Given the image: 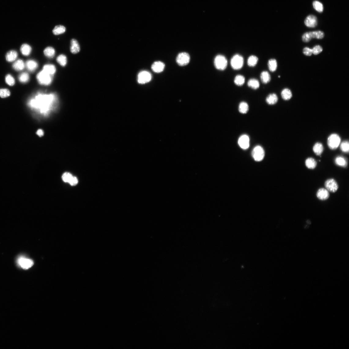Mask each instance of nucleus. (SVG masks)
Instances as JSON below:
<instances>
[{
	"instance_id": "nucleus-1",
	"label": "nucleus",
	"mask_w": 349,
	"mask_h": 349,
	"mask_svg": "<svg viewBox=\"0 0 349 349\" xmlns=\"http://www.w3.org/2000/svg\"><path fill=\"white\" fill-rule=\"evenodd\" d=\"M58 102V98L55 94L39 93L28 100V105L37 113L46 117L56 109Z\"/></svg>"
},
{
	"instance_id": "nucleus-2",
	"label": "nucleus",
	"mask_w": 349,
	"mask_h": 349,
	"mask_svg": "<svg viewBox=\"0 0 349 349\" xmlns=\"http://www.w3.org/2000/svg\"><path fill=\"white\" fill-rule=\"evenodd\" d=\"M52 76L43 70L37 74V79L40 84L48 85L52 82Z\"/></svg>"
},
{
	"instance_id": "nucleus-3",
	"label": "nucleus",
	"mask_w": 349,
	"mask_h": 349,
	"mask_svg": "<svg viewBox=\"0 0 349 349\" xmlns=\"http://www.w3.org/2000/svg\"><path fill=\"white\" fill-rule=\"evenodd\" d=\"M227 60L226 57L224 55H218L215 57L214 60V65L217 69L220 70H225L227 68Z\"/></svg>"
},
{
	"instance_id": "nucleus-4",
	"label": "nucleus",
	"mask_w": 349,
	"mask_h": 349,
	"mask_svg": "<svg viewBox=\"0 0 349 349\" xmlns=\"http://www.w3.org/2000/svg\"><path fill=\"white\" fill-rule=\"evenodd\" d=\"M243 57L238 54L234 55L231 59V66L234 70H238L241 69L243 66Z\"/></svg>"
},
{
	"instance_id": "nucleus-5",
	"label": "nucleus",
	"mask_w": 349,
	"mask_h": 349,
	"mask_svg": "<svg viewBox=\"0 0 349 349\" xmlns=\"http://www.w3.org/2000/svg\"><path fill=\"white\" fill-rule=\"evenodd\" d=\"M341 139L340 136L336 134L331 135L328 139V144L331 150H336L340 145Z\"/></svg>"
},
{
	"instance_id": "nucleus-6",
	"label": "nucleus",
	"mask_w": 349,
	"mask_h": 349,
	"mask_svg": "<svg viewBox=\"0 0 349 349\" xmlns=\"http://www.w3.org/2000/svg\"><path fill=\"white\" fill-rule=\"evenodd\" d=\"M252 156L255 161L256 162H260L262 161L265 156V152L264 149L260 146H256L252 152Z\"/></svg>"
},
{
	"instance_id": "nucleus-7",
	"label": "nucleus",
	"mask_w": 349,
	"mask_h": 349,
	"mask_svg": "<svg viewBox=\"0 0 349 349\" xmlns=\"http://www.w3.org/2000/svg\"><path fill=\"white\" fill-rule=\"evenodd\" d=\"M190 57L188 54L186 53H181L179 54L177 56L176 61L177 64L180 66H183L187 65L189 63Z\"/></svg>"
},
{
	"instance_id": "nucleus-8",
	"label": "nucleus",
	"mask_w": 349,
	"mask_h": 349,
	"mask_svg": "<svg viewBox=\"0 0 349 349\" xmlns=\"http://www.w3.org/2000/svg\"><path fill=\"white\" fill-rule=\"evenodd\" d=\"M151 78L150 73L147 71H143L138 74V82L140 84H144L150 82Z\"/></svg>"
},
{
	"instance_id": "nucleus-9",
	"label": "nucleus",
	"mask_w": 349,
	"mask_h": 349,
	"mask_svg": "<svg viewBox=\"0 0 349 349\" xmlns=\"http://www.w3.org/2000/svg\"><path fill=\"white\" fill-rule=\"evenodd\" d=\"M325 185L326 189L332 192H335L338 189L339 186L336 181L334 179H331L326 180Z\"/></svg>"
},
{
	"instance_id": "nucleus-10",
	"label": "nucleus",
	"mask_w": 349,
	"mask_h": 349,
	"mask_svg": "<svg viewBox=\"0 0 349 349\" xmlns=\"http://www.w3.org/2000/svg\"><path fill=\"white\" fill-rule=\"evenodd\" d=\"M19 265L24 269L31 268L33 265V261L31 259L25 258L24 257H20L18 260Z\"/></svg>"
},
{
	"instance_id": "nucleus-11",
	"label": "nucleus",
	"mask_w": 349,
	"mask_h": 349,
	"mask_svg": "<svg viewBox=\"0 0 349 349\" xmlns=\"http://www.w3.org/2000/svg\"><path fill=\"white\" fill-rule=\"evenodd\" d=\"M238 144L240 147L243 150H247L250 146V139L247 135H242L239 137Z\"/></svg>"
},
{
	"instance_id": "nucleus-12",
	"label": "nucleus",
	"mask_w": 349,
	"mask_h": 349,
	"mask_svg": "<svg viewBox=\"0 0 349 349\" xmlns=\"http://www.w3.org/2000/svg\"><path fill=\"white\" fill-rule=\"evenodd\" d=\"M305 25L309 28H314L317 25V17L312 15L308 16L305 20Z\"/></svg>"
},
{
	"instance_id": "nucleus-13",
	"label": "nucleus",
	"mask_w": 349,
	"mask_h": 349,
	"mask_svg": "<svg viewBox=\"0 0 349 349\" xmlns=\"http://www.w3.org/2000/svg\"><path fill=\"white\" fill-rule=\"evenodd\" d=\"M317 196L319 199L324 201L329 198V191L326 189L321 188L318 191Z\"/></svg>"
},
{
	"instance_id": "nucleus-14",
	"label": "nucleus",
	"mask_w": 349,
	"mask_h": 349,
	"mask_svg": "<svg viewBox=\"0 0 349 349\" xmlns=\"http://www.w3.org/2000/svg\"><path fill=\"white\" fill-rule=\"evenodd\" d=\"M165 67V65L163 62L158 61L154 63L152 65L151 68L154 72L160 73L164 70Z\"/></svg>"
},
{
	"instance_id": "nucleus-15",
	"label": "nucleus",
	"mask_w": 349,
	"mask_h": 349,
	"mask_svg": "<svg viewBox=\"0 0 349 349\" xmlns=\"http://www.w3.org/2000/svg\"><path fill=\"white\" fill-rule=\"evenodd\" d=\"M71 44L70 50L71 52L74 54L78 53L80 50V48L79 44L76 40L75 39H72L71 41Z\"/></svg>"
},
{
	"instance_id": "nucleus-16",
	"label": "nucleus",
	"mask_w": 349,
	"mask_h": 349,
	"mask_svg": "<svg viewBox=\"0 0 349 349\" xmlns=\"http://www.w3.org/2000/svg\"><path fill=\"white\" fill-rule=\"evenodd\" d=\"M25 66L27 69L31 72L35 71L38 67L37 63L35 61L29 60L26 63Z\"/></svg>"
},
{
	"instance_id": "nucleus-17",
	"label": "nucleus",
	"mask_w": 349,
	"mask_h": 349,
	"mask_svg": "<svg viewBox=\"0 0 349 349\" xmlns=\"http://www.w3.org/2000/svg\"><path fill=\"white\" fill-rule=\"evenodd\" d=\"M25 65L23 61L19 59L16 61L13 65L14 69L17 71H20L24 69Z\"/></svg>"
},
{
	"instance_id": "nucleus-18",
	"label": "nucleus",
	"mask_w": 349,
	"mask_h": 349,
	"mask_svg": "<svg viewBox=\"0 0 349 349\" xmlns=\"http://www.w3.org/2000/svg\"><path fill=\"white\" fill-rule=\"evenodd\" d=\"M278 101L277 96L275 94H272L269 95L266 98L267 103L270 105L275 104Z\"/></svg>"
},
{
	"instance_id": "nucleus-19",
	"label": "nucleus",
	"mask_w": 349,
	"mask_h": 349,
	"mask_svg": "<svg viewBox=\"0 0 349 349\" xmlns=\"http://www.w3.org/2000/svg\"><path fill=\"white\" fill-rule=\"evenodd\" d=\"M18 54L17 51L15 50H11L6 54V59L9 62H13L18 57Z\"/></svg>"
},
{
	"instance_id": "nucleus-20",
	"label": "nucleus",
	"mask_w": 349,
	"mask_h": 349,
	"mask_svg": "<svg viewBox=\"0 0 349 349\" xmlns=\"http://www.w3.org/2000/svg\"><path fill=\"white\" fill-rule=\"evenodd\" d=\"M260 78L262 83L266 84L271 81V76L269 73L266 71L262 72L260 75Z\"/></svg>"
},
{
	"instance_id": "nucleus-21",
	"label": "nucleus",
	"mask_w": 349,
	"mask_h": 349,
	"mask_svg": "<svg viewBox=\"0 0 349 349\" xmlns=\"http://www.w3.org/2000/svg\"><path fill=\"white\" fill-rule=\"evenodd\" d=\"M323 150V146L321 143H317L313 147V151L317 156L321 155Z\"/></svg>"
},
{
	"instance_id": "nucleus-22",
	"label": "nucleus",
	"mask_w": 349,
	"mask_h": 349,
	"mask_svg": "<svg viewBox=\"0 0 349 349\" xmlns=\"http://www.w3.org/2000/svg\"><path fill=\"white\" fill-rule=\"evenodd\" d=\"M281 95L282 98L285 100H288L292 97L291 91L288 88H285L282 91Z\"/></svg>"
},
{
	"instance_id": "nucleus-23",
	"label": "nucleus",
	"mask_w": 349,
	"mask_h": 349,
	"mask_svg": "<svg viewBox=\"0 0 349 349\" xmlns=\"http://www.w3.org/2000/svg\"><path fill=\"white\" fill-rule=\"evenodd\" d=\"M305 164L308 168L313 169L316 167L317 162L315 159L313 158H310L306 159Z\"/></svg>"
},
{
	"instance_id": "nucleus-24",
	"label": "nucleus",
	"mask_w": 349,
	"mask_h": 349,
	"mask_svg": "<svg viewBox=\"0 0 349 349\" xmlns=\"http://www.w3.org/2000/svg\"><path fill=\"white\" fill-rule=\"evenodd\" d=\"M268 65L269 69L271 72H273L277 70V63L276 59H272L269 60Z\"/></svg>"
},
{
	"instance_id": "nucleus-25",
	"label": "nucleus",
	"mask_w": 349,
	"mask_h": 349,
	"mask_svg": "<svg viewBox=\"0 0 349 349\" xmlns=\"http://www.w3.org/2000/svg\"><path fill=\"white\" fill-rule=\"evenodd\" d=\"M248 86L252 89L256 90L260 87V83L258 80L254 78L250 79L248 82Z\"/></svg>"
},
{
	"instance_id": "nucleus-26",
	"label": "nucleus",
	"mask_w": 349,
	"mask_h": 349,
	"mask_svg": "<svg viewBox=\"0 0 349 349\" xmlns=\"http://www.w3.org/2000/svg\"><path fill=\"white\" fill-rule=\"evenodd\" d=\"M43 70L51 75H53L55 73L56 69L54 65L48 64L43 66Z\"/></svg>"
},
{
	"instance_id": "nucleus-27",
	"label": "nucleus",
	"mask_w": 349,
	"mask_h": 349,
	"mask_svg": "<svg viewBox=\"0 0 349 349\" xmlns=\"http://www.w3.org/2000/svg\"><path fill=\"white\" fill-rule=\"evenodd\" d=\"M335 162L337 165L341 167H345L347 165L346 159L342 156L337 157L335 159Z\"/></svg>"
},
{
	"instance_id": "nucleus-28",
	"label": "nucleus",
	"mask_w": 349,
	"mask_h": 349,
	"mask_svg": "<svg viewBox=\"0 0 349 349\" xmlns=\"http://www.w3.org/2000/svg\"><path fill=\"white\" fill-rule=\"evenodd\" d=\"M20 51L23 55L27 56L31 54L32 48L30 45L27 44H24L21 46Z\"/></svg>"
},
{
	"instance_id": "nucleus-29",
	"label": "nucleus",
	"mask_w": 349,
	"mask_h": 349,
	"mask_svg": "<svg viewBox=\"0 0 349 349\" xmlns=\"http://www.w3.org/2000/svg\"><path fill=\"white\" fill-rule=\"evenodd\" d=\"M45 55L50 58H53L55 54L54 49L52 47H48L45 48L44 51Z\"/></svg>"
},
{
	"instance_id": "nucleus-30",
	"label": "nucleus",
	"mask_w": 349,
	"mask_h": 349,
	"mask_svg": "<svg viewBox=\"0 0 349 349\" xmlns=\"http://www.w3.org/2000/svg\"><path fill=\"white\" fill-rule=\"evenodd\" d=\"M309 33L312 39H321L324 37L325 35L324 32L321 31L310 32H309Z\"/></svg>"
},
{
	"instance_id": "nucleus-31",
	"label": "nucleus",
	"mask_w": 349,
	"mask_h": 349,
	"mask_svg": "<svg viewBox=\"0 0 349 349\" xmlns=\"http://www.w3.org/2000/svg\"><path fill=\"white\" fill-rule=\"evenodd\" d=\"M239 110L242 113H247L249 110V106L247 103L244 102L240 103L239 106Z\"/></svg>"
},
{
	"instance_id": "nucleus-32",
	"label": "nucleus",
	"mask_w": 349,
	"mask_h": 349,
	"mask_svg": "<svg viewBox=\"0 0 349 349\" xmlns=\"http://www.w3.org/2000/svg\"><path fill=\"white\" fill-rule=\"evenodd\" d=\"M258 61V57L255 55H251L248 59L247 64L250 67H254L257 65Z\"/></svg>"
},
{
	"instance_id": "nucleus-33",
	"label": "nucleus",
	"mask_w": 349,
	"mask_h": 349,
	"mask_svg": "<svg viewBox=\"0 0 349 349\" xmlns=\"http://www.w3.org/2000/svg\"><path fill=\"white\" fill-rule=\"evenodd\" d=\"M66 30L65 28L63 26L59 25L55 27L53 30V33L55 35H58L64 33Z\"/></svg>"
},
{
	"instance_id": "nucleus-34",
	"label": "nucleus",
	"mask_w": 349,
	"mask_h": 349,
	"mask_svg": "<svg viewBox=\"0 0 349 349\" xmlns=\"http://www.w3.org/2000/svg\"><path fill=\"white\" fill-rule=\"evenodd\" d=\"M313 5L314 9L318 12L320 13L323 12L324 7L323 5L319 1H315L313 2Z\"/></svg>"
},
{
	"instance_id": "nucleus-35",
	"label": "nucleus",
	"mask_w": 349,
	"mask_h": 349,
	"mask_svg": "<svg viewBox=\"0 0 349 349\" xmlns=\"http://www.w3.org/2000/svg\"><path fill=\"white\" fill-rule=\"evenodd\" d=\"M29 74L26 72L21 73L18 77L19 81L23 83L28 82L29 81Z\"/></svg>"
},
{
	"instance_id": "nucleus-36",
	"label": "nucleus",
	"mask_w": 349,
	"mask_h": 349,
	"mask_svg": "<svg viewBox=\"0 0 349 349\" xmlns=\"http://www.w3.org/2000/svg\"><path fill=\"white\" fill-rule=\"evenodd\" d=\"M245 81V79L244 77L241 75H238L236 76L234 80V83L236 84L238 86H242L243 85Z\"/></svg>"
},
{
	"instance_id": "nucleus-37",
	"label": "nucleus",
	"mask_w": 349,
	"mask_h": 349,
	"mask_svg": "<svg viewBox=\"0 0 349 349\" xmlns=\"http://www.w3.org/2000/svg\"><path fill=\"white\" fill-rule=\"evenodd\" d=\"M57 61L61 65L64 67L67 64V59L66 57L64 55H60L57 57Z\"/></svg>"
},
{
	"instance_id": "nucleus-38",
	"label": "nucleus",
	"mask_w": 349,
	"mask_h": 349,
	"mask_svg": "<svg viewBox=\"0 0 349 349\" xmlns=\"http://www.w3.org/2000/svg\"><path fill=\"white\" fill-rule=\"evenodd\" d=\"M62 178V180L64 182H68L70 184L73 179L74 176L69 173H66L63 174Z\"/></svg>"
},
{
	"instance_id": "nucleus-39",
	"label": "nucleus",
	"mask_w": 349,
	"mask_h": 349,
	"mask_svg": "<svg viewBox=\"0 0 349 349\" xmlns=\"http://www.w3.org/2000/svg\"><path fill=\"white\" fill-rule=\"evenodd\" d=\"M340 149L343 152H348L349 150V142L347 141L342 142L340 145Z\"/></svg>"
},
{
	"instance_id": "nucleus-40",
	"label": "nucleus",
	"mask_w": 349,
	"mask_h": 349,
	"mask_svg": "<svg viewBox=\"0 0 349 349\" xmlns=\"http://www.w3.org/2000/svg\"><path fill=\"white\" fill-rule=\"evenodd\" d=\"M9 91L7 89H0V97L2 98H7L10 96Z\"/></svg>"
},
{
	"instance_id": "nucleus-41",
	"label": "nucleus",
	"mask_w": 349,
	"mask_h": 349,
	"mask_svg": "<svg viewBox=\"0 0 349 349\" xmlns=\"http://www.w3.org/2000/svg\"><path fill=\"white\" fill-rule=\"evenodd\" d=\"M5 81L6 83L10 86H13L15 84L14 79L10 74H8L6 76Z\"/></svg>"
},
{
	"instance_id": "nucleus-42",
	"label": "nucleus",
	"mask_w": 349,
	"mask_h": 349,
	"mask_svg": "<svg viewBox=\"0 0 349 349\" xmlns=\"http://www.w3.org/2000/svg\"><path fill=\"white\" fill-rule=\"evenodd\" d=\"M312 49V54L315 55H318L321 53L323 50L322 47L319 45L315 46Z\"/></svg>"
},
{
	"instance_id": "nucleus-43",
	"label": "nucleus",
	"mask_w": 349,
	"mask_h": 349,
	"mask_svg": "<svg viewBox=\"0 0 349 349\" xmlns=\"http://www.w3.org/2000/svg\"><path fill=\"white\" fill-rule=\"evenodd\" d=\"M312 39L309 32H306L303 34L302 36L303 41L305 43H308L310 42Z\"/></svg>"
},
{
	"instance_id": "nucleus-44",
	"label": "nucleus",
	"mask_w": 349,
	"mask_h": 349,
	"mask_svg": "<svg viewBox=\"0 0 349 349\" xmlns=\"http://www.w3.org/2000/svg\"><path fill=\"white\" fill-rule=\"evenodd\" d=\"M303 52L304 55L307 56H310L313 54L312 49L307 47L304 48Z\"/></svg>"
},
{
	"instance_id": "nucleus-45",
	"label": "nucleus",
	"mask_w": 349,
	"mask_h": 349,
	"mask_svg": "<svg viewBox=\"0 0 349 349\" xmlns=\"http://www.w3.org/2000/svg\"><path fill=\"white\" fill-rule=\"evenodd\" d=\"M37 135L41 137L44 135V132L43 131L42 129L38 130L36 133Z\"/></svg>"
}]
</instances>
